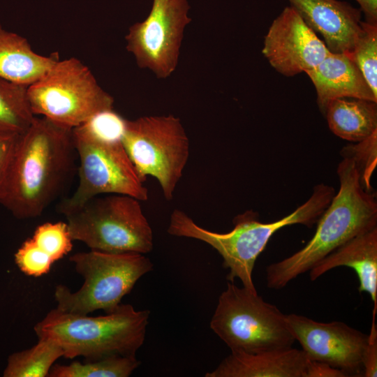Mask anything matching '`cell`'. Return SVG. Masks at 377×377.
<instances>
[{"label": "cell", "mask_w": 377, "mask_h": 377, "mask_svg": "<svg viewBox=\"0 0 377 377\" xmlns=\"http://www.w3.org/2000/svg\"><path fill=\"white\" fill-rule=\"evenodd\" d=\"M76 158L72 129L36 116L17 138L0 204L20 219L40 216L63 192Z\"/></svg>", "instance_id": "6da1fadb"}, {"label": "cell", "mask_w": 377, "mask_h": 377, "mask_svg": "<svg viewBox=\"0 0 377 377\" xmlns=\"http://www.w3.org/2000/svg\"><path fill=\"white\" fill-rule=\"evenodd\" d=\"M337 172L339 191L318 220L314 235L300 251L267 267L268 288H283L352 238L377 227L376 195L362 186L353 160L343 158Z\"/></svg>", "instance_id": "7a4b0ae2"}, {"label": "cell", "mask_w": 377, "mask_h": 377, "mask_svg": "<svg viewBox=\"0 0 377 377\" xmlns=\"http://www.w3.org/2000/svg\"><path fill=\"white\" fill-rule=\"evenodd\" d=\"M334 195L332 186L317 184L310 198L285 217L272 223H262L256 212L246 211L234 218V228L226 233L203 228L183 211L175 209L170 216L168 232L209 244L222 257L224 268L229 269L228 281L234 282L237 278L244 288L257 293L253 281V270L258 257L271 237L286 226L302 224L311 227L329 206Z\"/></svg>", "instance_id": "3957f363"}, {"label": "cell", "mask_w": 377, "mask_h": 377, "mask_svg": "<svg viewBox=\"0 0 377 377\" xmlns=\"http://www.w3.org/2000/svg\"><path fill=\"white\" fill-rule=\"evenodd\" d=\"M149 316V310L137 311L128 304L98 316L68 313L56 307L34 330L38 338L57 341L67 359L82 357L91 361L136 356L145 342Z\"/></svg>", "instance_id": "277c9868"}, {"label": "cell", "mask_w": 377, "mask_h": 377, "mask_svg": "<svg viewBox=\"0 0 377 377\" xmlns=\"http://www.w3.org/2000/svg\"><path fill=\"white\" fill-rule=\"evenodd\" d=\"M69 260L83 277L84 283L75 292L64 285H57L54 296L57 309L80 315L97 310L105 313L114 311L136 282L154 269L150 259L139 253L90 249L71 256Z\"/></svg>", "instance_id": "5b68a950"}, {"label": "cell", "mask_w": 377, "mask_h": 377, "mask_svg": "<svg viewBox=\"0 0 377 377\" xmlns=\"http://www.w3.org/2000/svg\"><path fill=\"white\" fill-rule=\"evenodd\" d=\"M286 317L258 293L228 281L210 327L231 352L256 353L292 347L295 339Z\"/></svg>", "instance_id": "8992f818"}, {"label": "cell", "mask_w": 377, "mask_h": 377, "mask_svg": "<svg viewBox=\"0 0 377 377\" xmlns=\"http://www.w3.org/2000/svg\"><path fill=\"white\" fill-rule=\"evenodd\" d=\"M64 216L73 240L91 250L145 254L153 249L151 228L132 196H96Z\"/></svg>", "instance_id": "52a82bcc"}, {"label": "cell", "mask_w": 377, "mask_h": 377, "mask_svg": "<svg viewBox=\"0 0 377 377\" xmlns=\"http://www.w3.org/2000/svg\"><path fill=\"white\" fill-rule=\"evenodd\" d=\"M27 95L36 116L71 129L101 112L113 109L114 105L113 97L75 57L59 59L27 87Z\"/></svg>", "instance_id": "ba28073f"}, {"label": "cell", "mask_w": 377, "mask_h": 377, "mask_svg": "<svg viewBox=\"0 0 377 377\" xmlns=\"http://www.w3.org/2000/svg\"><path fill=\"white\" fill-rule=\"evenodd\" d=\"M72 134L79 161L78 184L72 195L59 204V213L64 215L101 194L127 195L140 201L148 199V190L121 140L101 138L84 124L73 128Z\"/></svg>", "instance_id": "9c48e42d"}, {"label": "cell", "mask_w": 377, "mask_h": 377, "mask_svg": "<svg viewBox=\"0 0 377 377\" xmlns=\"http://www.w3.org/2000/svg\"><path fill=\"white\" fill-rule=\"evenodd\" d=\"M121 142L141 180L156 178L171 200L189 157V139L180 119L172 114L126 119Z\"/></svg>", "instance_id": "30bf717a"}, {"label": "cell", "mask_w": 377, "mask_h": 377, "mask_svg": "<svg viewBox=\"0 0 377 377\" xmlns=\"http://www.w3.org/2000/svg\"><path fill=\"white\" fill-rule=\"evenodd\" d=\"M187 0H153L148 16L132 24L125 36L126 49L141 68L166 79L175 71L184 34L191 21Z\"/></svg>", "instance_id": "8fae6325"}, {"label": "cell", "mask_w": 377, "mask_h": 377, "mask_svg": "<svg viewBox=\"0 0 377 377\" xmlns=\"http://www.w3.org/2000/svg\"><path fill=\"white\" fill-rule=\"evenodd\" d=\"M286 319L309 360L326 363L349 376H360L368 334L339 321L318 322L295 313L286 314Z\"/></svg>", "instance_id": "7c38bea8"}, {"label": "cell", "mask_w": 377, "mask_h": 377, "mask_svg": "<svg viewBox=\"0 0 377 377\" xmlns=\"http://www.w3.org/2000/svg\"><path fill=\"white\" fill-rule=\"evenodd\" d=\"M262 53L278 73L293 77L313 68L331 52L290 6L272 22Z\"/></svg>", "instance_id": "4fadbf2b"}, {"label": "cell", "mask_w": 377, "mask_h": 377, "mask_svg": "<svg viewBox=\"0 0 377 377\" xmlns=\"http://www.w3.org/2000/svg\"><path fill=\"white\" fill-rule=\"evenodd\" d=\"M286 1L323 37L332 53L350 54L362 31L360 8L339 0Z\"/></svg>", "instance_id": "5bb4252c"}, {"label": "cell", "mask_w": 377, "mask_h": 377, "mask_svg": "<svg viewBox=\"0 0 377 377\" xmlns=\"http://www.w3.org/2000/svg\"><path fill=\"white\" fill-rule=\"evenodd\" d=\"M309 359L293 347L256 353H231L205 377H305Z\"/></svg>", "instance_id": "9a60e30c"}, {"label": "cell", "mask_w": 377, "mask_h": 377, "mask_svg": "<svg viewBox=\"0 0 377 377\" xmlns=\"http://www.w3.org/2000/svg\"><path fill=\"white\" fill-rule=\"evenodd\" d=\"M305 73L315 87L317 103L323 114L328 103L337 98L377 102V96L349 54L331 52L318 66Z\"/></svg>", "instance_id": "2e32d148"}, {"label": "cell", "mask_w": 377, "mask_h": 377, "mask_svg": "<svg viewBox=\"0 0 377 377\" xmlns=\"http://www.w3.org/2000/svg\"><path fill=\"white\" fill-rule=\"evenodd\" d=\"M353 269L360 282L358 291L368 293L374 304L372 321L377 312V227L352 238L327 255L310 271L313 281L338 267Z\"/></svg>", "instance_id": "e0dca14e"}, {"label": "cell", "mask_w": 377, "mask_h": 377, "mask_svg": "<svg viewBox=\"0 0 377 377\" xmlns=\"http://www.w3.org/2000/svg\"><path fill=\"white\" fill-rule=\"evenodd\" d=\"M58 59L56 54L47 56L36 52L26 38L0 24V78L28 87Z\"/></svg>", "instance_id": "ac0fdd59"}, {"label": "cell", "mask_w": 377, "mask_h": 377, "mask_svg": "<svg viewBox=\"0 0 377 377\" xmlns=\"http://www.w3.org/2000/svg\"><path fill=\"white\" fill-rule=\"evenodd\" d=\"M329 128L337 136L353 142L377 131V102L350 97L330 101L325 109Z\"/></svg>", "instance_id": "d6986e66"}, {"label": "cell", "mask_w": 377, "mask_h": 377, "mask_svg": "<svg viewBox=\"0 0 377 377\" xmlns=\"http://www.w3.org/2000/svg\"><path fill=\"white\" fill-rule=\"evenodd\" d=\"M29 349L12 353L8 358L3 377H45L55 362L64 357L59 343L49 337L38 338Z\"/></svg>", "instance_id": "ffe728a7"}, {"label": "cell", "mask_w": 377, "mask_h": 377, "mask_svg": "<svg viewBox=\"0 0 377 377\" xmlns=\"http://www.w3.org/2000/svg\"><path fill=\"white\" fill-rule=\"evenodd\" d=\"M27 87L0 78V135H16L33 122Z\"/></svg>", "instance_id": "44dd1931"}, {"label": "cell", "mask_w": 377, "mask_h": 377, "mask_svg": "<svg viewBox=\"0 0 377 377\" xmlns=\"http://www.w3.org/2000/svg\"><path fill=\"white\" fill-rule=\"evenodd\" d=\"M136 356H111L84 363L54 364L49 377H128L140 366Z\"/></svg>", "instance_id": "7402d4cb"}, {"label": "cell", "mask_w": 377, "mask_h": 377, "mask_svg": "<svg viewBox=\"0 0 377 377\" xmlns=\"http://www.w3.org/2000/svg\"><path fill=\"white\" fill-rule=\"evenodd\" d=\"M362 31L349 55L377 96V25L361 22Z\"/></svg>", "instance_id": "603a6c76"}, {"label": "cell", "mask_w": 377, "mask_h": 377, "mask_svg": "<svg viewBox=\"0 0 377 377\" xmlns=\"http://www.w3.org/2000/svg\"><path fill=\"white\" fill-rule=\"evenodd\" d=\"M36 244L55 263L73 248V239L66 222H47L38 226L32 237Z\"/></svg>", "instance_id": "cb8c5ba5"}, {"label": "cell", "mask_w": 377, "mask_h": 377, "mask_svg": "<svg viewBox=\"0 0 377 377\" xmlns=\"http://www.w3.org/2000/svg\"><path fill=\"white\" fill-rule=\"evenodd\" d=\"M340 154L343 158L353 160L360 174L362 186L365 191L371 192V178L377 165V131L356 144L345 146Z\"/></svg>", "instance_id": "d4e9b609"}, {"label": "cell", "mask_w": 377, "mask_h": 377, "mask_svg": "<svg viewBox=\"0 0 377 377\" xmlns=\"http://www.w3.org/2000/svg\"><path fill=\"white\" fill-rule=\"evenodd\" d=\"M15 262L22 272L34 277L47 274L54 263L31 237L26 239L17 249L15 253Z\"/></svg>", "instance_id": "484cf974"}, {"label": "cell", "mask_w": 377, "mask_h": 377, "mask_svg": "<svg viewBox=\"0 0 377 377\" xmlns=\"http://www.w3.org/2000/svg\"><path fill=\"white\" fill-rule=\"evenodd\" d=\"M368 341L362 355V376H377V327L375 321H371Z\"/></svg>", "instance_id": "4316f807"}, {"label": "cell", "mask_w": 377, "mask_h": 377, "mask_svg": "<svg viewBox=\"0 0 377 377\" xmlns=\"http://www.w3.org/2000/svg\"><path fill=\"white\" fill-rule=\"evenodd\" d=\"M17 136L18 135H0V196L5 184Z\"/></svg>", "instance_id": "83f0119b"}, {"label": "cell", "mask_w": 377, "mask_h": 377, "mask_svg": "<svg viewBox=\"0 0 377 377\" xmlns=\"http://www.w3.org/2000/svg\"><path fill=\"white\" fill-rule=\"evenodd\" d=\"M345 371L326 363L309 360L305 377H348Z\"/></svg>", "instance_id": "f1b7e54d"}, {"label": "cell", "mask_w": 377, "mask_h": 377, "mask_svg": "<svg viewBox=\"0 0 377 377\" xmlns=\"http://www.w3.org/2000/svg\"><path fill=\"white\" fill-rule=\"evenodd\" d=\"M360 5V10L364 16V22L377 25V0H355Z\"/></svg>", "instance_id": "f546056e"}]
</instances>
